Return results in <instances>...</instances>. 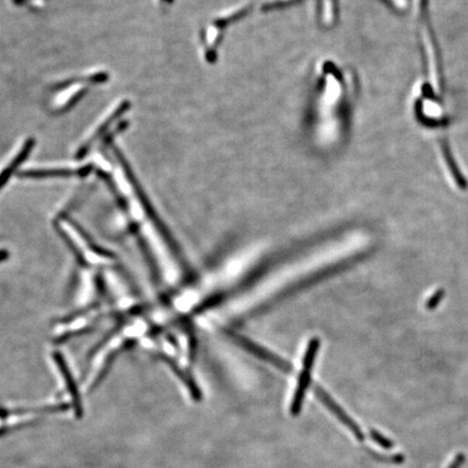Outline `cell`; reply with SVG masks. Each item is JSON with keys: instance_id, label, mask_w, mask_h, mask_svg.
Returning <instances> with one entry per match:
<instances>
[{"instance_id": "1", "label": "cell", "mask_w": 468, "mask_h": 468, "mask_svg": "<svg viewBox=\"0 0 468 468\" xmlns=\"http://www.w3.org/2000/svg\"><path fill=\"white\" fill-rule=\"evenodd\" d=\"M107 80L108 75L99 72L58 83L55 88L58 90V95L51 100L52 110L61 112L70 109L77 101H80V98L84 97L90 85L100 84Z\"/></svg>"}, {"instance_id": "2", "label": "cell", "mask_w": 468, "mask_h": 468, "mask_svg": "<svg viewBox=\"0 0 468 468\" xmlns=\"http://www.w3.org/2000/svg\"><path fill=\"white\" fill-rule=\"evenodd\" d=\"M320 344H321V342H320L318 337L311 338L308 343L305 355L303 358V370L299 373L298 382H297L294 397H293L292 403H291V414L293 416L298 415L301 412V409H303L306 394H307L308 389L311 385V371L315 367Z\"/></svg>"}, {"instance_id": "3", "label": "cell", "mask_w": 468, "mask_h": 468, "mask_svg": "<svg viewBox=\"0 0 468 468\" xmlns=\"http://www.w3.org/2000/svg\"><path fill=\"white\" fill-rule=\"evenodd\" d=\"M129 107H130L129 102L126 100H122L116 104L115 107L112 108L101 118V120L93 127V130L87 135L86 138L80 143V147H77L76 154H75L76 159H83L86 154H88L90 150L93 149V145L102 140V138L109 132V129L113 126L114 123L124 115L125 112L129 109Z\"/></svg>"}, {"instance_id": "4", "label": "cell", "mask_w": 468, "mask_h": 468, "mask_svg": "<svg viewBox=\"0 0 468 468\" xmlns=\"http://www.w3.org/2000/svg\"><path fill=\"white\" fill-rule=\"evenodd\" d=\"M226 333L230 337L231 340H234L239 346L242 347L247 353H251V355L264 360V361L269 362L270 364L278 368L281 371L285 372V373H290L292 371L291 364L283 360L282 358L276 355V353H271L268 349L264 348V347L259 346L256 343L247 340L246 337L242 336V335L238 334V333L233 332V331H226Z\"/></svg>"}, {"instance_id": "5", "label": "cell", "mask_w": 468, "mask_h": 468, "mask_svg": "<svg viewBox=\"0 0 468 468\" xmlns=\"http://www.w3.org/2000/svg\"><path fill=\"white\" fill-rule=\"evenodd\" d=\"M315 394L318 397L320 401L328 407V411L332 412L334 414L335 417H336L345 427L348 428L350 430L351 434L358 439V440L362 441L364 440V434L362 432L360 426L351 419L350 416L346 413L344 409L340 407L328 392L324 390L322 387H320L319 385H315Z\"/></svg>"}, {"instance_id": "6", "label": "cell", "mask_w": 468, "mask_h": 468, "mask_svg": "<svg viewBox=\"0 0 468 468\" xmlns=\"http://www.w3.org/2000/svg\"><path fill=\"white\" fill-rule=\"evenodd\" d=\"M34 145L35 141L33 138H28L26 140L23 141L19 145V149L14 152L11 157L1 166V168H0V189L7 184V181L11 178L14 172L20 167L21 164L28 159L33 147H34Z\"/></svg>"}, {"instance_id": "7", "label": "cell", "mask_w": 468, "mask_h": 468, "mask_svg": "<svg viewBox=\"0 0 468 468\" xmlns=\"http://www.w3.org/2000/svg\"><path fill=\"white\" fill-rule=\"evenodd\" d=\"M370 436H371L372 440L375 441L376 444H378V446L382 447V448L392 449V447H394V444H392V441L388 440V439L387 438H385V437L383 436L382 434H380V432H376V430H370Z\"/></svg>"}]
</instances>
